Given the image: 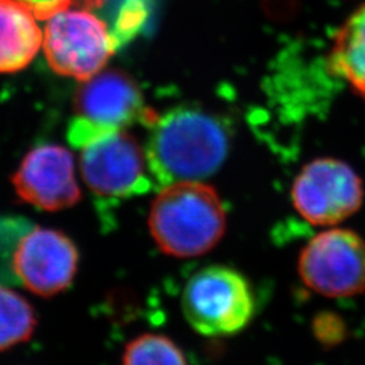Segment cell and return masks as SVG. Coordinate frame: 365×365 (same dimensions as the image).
Wrapping results in <instances>:
<instances>
[{"mask_svg": "<svg viewBox=\"0 0 365 365\" xmlns=\"http://www.w3.org/2000/svg\"><path fill=\"white\" fill-rule=\"evenodd\" d=\"M229 152V134L206 111L179 107L157 118L146 144L149 170L161 187L203 180L221 168Z\"/></svg>", "mask_w": 365, "mask_h": 365, "instance_id": "1", "label": "cell"}, {"mask_svg": "<svg viewBox=\"0 0 365 365\" xmlns=\"http://www.w3.org/2000/svg\"><path fill=\"white\" fill-rule=\"evenodd\" d=\"M148 225L157 247L179 259L197 257L214 248L226 230V211L217 191L200 180L161 187Z\"/></svg>", "mask_w": 365, "mask_h": 365, "instance_id": "2", "label": "cell"}, {"mask_svg": "<svg viewBox=\"0 0 365 365\" xmlns=\"http://www.w3.org/2000/svg\"><path fill=\"white\" fill-rule=\"evenodd\" d=\"M68 137L81 150V176L96 195L129 197L152 188L155 179L146 153L125 129L101 128L78 117Z\"/></svg>", "mask_w": 365, "mask_h": 365, "instance_id": "3", "label": "cell"}, {"mask_svg": "<svg viewBox=\"0 0 365 365\" xmlns=\"http://www.w3.org/2000/svg\"><path fill=\"white\" fill-rule=\"evenodd\" d=\"M182 309L187 322L199 334L226 337L248 327L255 313V298L242 274L212 265L188 280L182 291Z\"/></svg>", "mask_w": 365, "mask_h": 365, "instance_id": "4", "label": "cell"}, {"mask_svg": "<svg viewBox=\"0 0 365 365\" xmlns=\"http://www.w3.org/2000/svg\"><path fill=\"white\" fill-rule=\"evenodd\" d=\"M46 21L42 49L61 76L86 81L102 72L115 52L117 38L88 9H66Z\"/></svg>", "mask_w": 365, "mask_h": 365, "instance_id": "5", "label": "cell"}, {"mask_svg": "<svg viewBox=\"0 0 365 365\" xmlns=\"http://www.w3.org/2000/svg\"><path fill=\"white\" fill-rule=\"evenodd\" d=\"M303 283L329 298H348L365 291V240L348 229L315 235L300 252Z\"/></svg>", "mask_w": 365, "mask_h": 365, "instance_id": "6", "label": "cell"}, {"mask_svg": "<svg viewBox=\"0 0 365 365\" xmlns=\"http://www.w3.org/2000/svg\"><path fill=\"white\" fill-rule=\"evenodd\" d=\"M291 197L300 217L315 226H336L364 202V185L352 167L336 158H317L300 170Z\"/></svg>", "mask_w": 365, "mask_h": 365, "instance_id": "7", "label": "cell"}, {"mask_svg": "<svg viewBox=\"0 0 365 365\" xmlns=\"http://www.w3.org/2000/svg\"><path fill=\"white\" fill-rule=\"evenodd\" d=\"M78 264V249L66 235L31 229L16 244L11 271L21 286L41 297H52L71 286Z\"/></svg>", "mask_w": 365, "mask_h": 365, "instance_id": "8", "label": "cell"}, {"mask_svg": "<svg viewBox=\"0 0 365 365\" xmlns=\"http://www.w3.org/2000/svg\"><path fill=\"white\" fill-rule=\"evenodd\" d=\"M13 182L25 202L46 211L68 209L80 199L75 160L60 145L33 149L19 165Z\"/></svg>", "mask_w": 365, "mask_h": 365, "instance_id": "9", "label": "cell"}, {"mask_svg": "<svg viewBox=\"0 0 365 365\" xmlns=\"http://www.w3.org/2000/svg\"><path fill=\"white\" fill-rule=\"evenodd\" d=\"M76 98L78 117L107 129H125L146 115L137 84L117 71L99 72L83 81Z\"/></svg>", "mask_w": 365, "mask_h": 365, "instance_id": "10", "label": "cell"}, {"mask_svg": "<svg viewBox=\"0 0 365 365\" xmlns=\"http://www.w3.org/2000/svg\"><path fill=\"white\" fill-rule=\"evenodd\" d=\"M34 13L19 0H0V73L25 69L43 42Z\"/></svg>", "mask_w": 365, "mask_h": 365, "instance_id": "11", "label": "cell"}, {"mask_svg": "<svg viewBox=\"0 0 365 365\" xmlns=\"http://www.w3.org/2000/svg\"><path fill=\"white\" fill-rule=\"evenodd\" d=\"M329 68L365 101V3L336 33Z\"/></svg>", "mask_w": 365, "mask_h": 365, "instance_id": "12", "label": "cell"}, {"mask_svg": "<svg viewBox=\"0 0 365 365\" xmlns=\"http://www.w3.org/2000/svg\"><path fill=\"white\" fill-rule=\"evenodd\" d=\"M36 315L24 297L0 284V352L30 339Z\"/></svg>", "mask_w": 365, "mask_h": 365, "instance_id": "13", "label": "cell"}, {"mask_svg": "<svg viewBox=\"0 0 365 365\" xmlns=\"http://www.w3.org/2000/svg\"><path fill=\"white\" fill-rule=\"evenodd\" d=\"M122 363L138 364H187L182 349L172 339L160 334H143L125 348Z\"/></svg>", "mask_w": 365, "mask_h": 365, "instance_id": "14", "label": "cell"}, {"mask_svg": "<svg viewBox=\"0 0 365 365\" xmlns=\"http://www.w3.org/2000/svg\"><path fill=\"white\" fill-rule=\"evenodd\" d=\"M41 19L46 21L53 14L66 9H98L103 6L106 0H19Z\"/></svg>", "mask_w": 365, "mask_h": 365, "instance_id": "15", "label": "cell"}]
</instances>
